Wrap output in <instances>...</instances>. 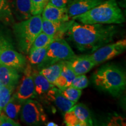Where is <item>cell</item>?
<instances>
[{
    "label": "cell",
    "mask_w": 126,
    "mask_h": 126,
    "mask_svg": "<svg viewBox=\"0 0 126 126\" xmlns=\"http://www.w3.org/2000/svg\"><path fill=\"white\" fill-rule=\"evenodd\" d=\"M116 28L109 24H82L72 20L67 31L69 39L79 50L94 52L111 42Z\"/></svg>",
    "instance_id": "6da1fadb"
},
{
    "label": "cell",
    "mask_w": 126,
    "mask_h": 126,
    "mask_svg": "<svg viewBox=\"0 0 126 126\" xmlns=\"http://www.w3.org/2000/svg\"><path fill=\"white\" fill-rule=\"evenodd\" d=\"M82 24H121L125 18L116 0H105L101 4L81 15L72 17Z\"/></svg>",
    "instance_id": "7a4b0ae2"
},
{
    "label": "cell",
    "mask_w": 126,
    "mask_h": 126,
    "mask_svg": "<svg viewBox=\"0 0 126 126\" xmlns=\"http://www.w3.org/2000/svg\"><path fill=\"white\" fill-rule=\"evenodd\" d=\"M93 81L99 89L119 96L125 91L126 76L123 71L113 65L102 67L94 73Z\"/></svg>",
    "instance_id": "3957f363"
},
{
    "label": "cell",
    "mask_w": 126,
    "mask_h": 126,
    "mask_svg": "<svg viewBox=\"0 0 126 126\" xmlns=\"http://www.w3.org/2000/svg\"><path fill=\"white\" fill-rule=\"evenodd\" d=\"M42 18L41 14L32 15L29 18L14 26V31L20 50L28 54L34 39L42 32Z\"/></svg>",
    "instance_id": "277c9868"
},
{
    "label": "cell",
    "mask_w": 126,
    "mask_h": 126,
    "mask_svg": "<svg viewBox=\"0 0 126 126\" xmlns=\"http://www.w3.org/2000/svg\"><path fill=\"white\" fill-rule=\"evenodd\" d=\"M75 56L71 47L64 39H56L47 47L45 59L38 67L43 68L59 61L70 60Z\"/></svg>",
    "instance_id": "5b68a950"
},
{
    "label": "cell",
    "mask_w": 126,
    "mask_h": 126,
    "mask_svg": "<svg viewBox=\"0 0 126 126\" xmlns=\"http://www.w3.org/2000/svg\"><path fill=\"white\" fill-rule=\"evenodd\" d=\"M20 119L29 126H40L47 120V115L42 105L37 100L28 99L23 103L20 110Z\"/></svg>",
    "instance_id": "8992f818"
},
{
    "label": "cell",
    "mask_w": 126,
    "mask_h": 126,
    "mask_svg": "<svg viewBox=\"0 0 126 126\" xmlns=\"http://www.w3.org/2000/svg\"><path fill=\"white\" fill-rule=\"evenodd\" d=\"M64 123L68 126H90L93 125L91 112L85 105L75 103L65 112Z\"/></svg>",
    "instance_id": "52a82bcc"
},
{
    "label": "cell",
    "mask_w": 126,
    "mask_h": 126,
    "mask_svg": "<svg viewBox=\"0 0 126 126\" xmlns=\"http://www.w3.org/2000/svg\"><path fill=\"white\" fill-rule=\"evenodd\" d=\"M126 48V40L122 39L114 43L107 44L99 47L89 55L96 65H97L121 54L125 51Z\"/></svg>",
    "instance_id": "ba28073f"
},
{
    "label": "cell",
    "mask_w": 126,
    "mask_h": 126,
    "mask_svg": "<svg viewBox=\"0 0 126 126\" xmlns=\"http://www.w3.org/2000/svg\"><path fill=\"white\" fill-rule=\"evenodd\" d=\"M32 67L29 63H26L23 70V75L20 83L17 88L14 95L23 103L30 99L36 96L33 79L32 76Z\"/></svg>",
    "instance_id": "9c48e42d"
},
{
    "label": "cell",
    "mask_w": 126,
    "mask_h": 126,
    "mask_svg": "<svg viewBox=\"0 0 126 126\" xmlns=\"http://www.w3.org/2000/svg\"><path fill=\"white\" fill-rule=\"evenodd\" d=\"M0 65L23 70L26 65V59L22 54L14 50L12 47L0 49Z\"/></svg>",
    "instance_id": "30bf717a"
},
{
    "label": "cell",
    "mask_w": 126,
    "mask_h": 126,
    "mask_svg": "<svg viewBox=\"0 0 126 126\" xmlns=\"http://www.w3.org/2000/svg\"><path fill=\"white\" fill-rule=\"evenodd\" d=\"M71 21L55 22L42 18V32L47 35L53 36L54 39L62 38V36L67 32Z\"/></svg>",
    "instance_id": "8fae6325"
},
{
    "label": "cell",
    "mask_w": 126,
    "mask_h": 126,
    "mask_svg": "<svg viewBox=\"0 0 126 126\" xmlns=\"http://www.w3.org/2000/svg\"><path fill=\"white\" fill-rule=\"evenodd\" d=\"M66 61L76 75L85 74L96 65L91 59L89 54L75 56L70 60Z\"/></svg>",
    "instance_id": "7c38bea8"
},
{
    "label": "cell",
    "mask_w": 126,
    "mask_h": 126,
    "mask_svg": "<svg viewBox=\"0 0 126 126\" xmlns=\"http://www.w3.org/2000/svg\"><path fill=\"white\" fill-rule=\"evenodd\" d=\"M11 14L18 20H23L32 16L31 0H6Z\"/></svg>",
    "instance_id": "4fadbf2b"
},
{
    "label": "cell",
    "mask_w": 126,
    "mask_h": 126,
    "mask_svg": "<svg viewBox=\"0 0 126 126\" xmlns=\"http://www.w3.org/2000/svg\"><path fill=\"white\" fill-rule=\"evenodd\" d=\"M45 96L47 100L54 104L60 110L64 113L70 110L76 103L65 98L63 95L60 89L56 86L50 89Z\"/></svg>",
    "instance_id": "5bb4252c"
},
{
    "label": "cell",
    "mask_w": 126,
    "mask_h": 126,
    "mask_svg": "<svg viewBox=\"0 0 126 126\" xmlns=\"http://www.w3.org/2000/svg\"><path fill=\"white\" fill-rule=\"evenodd\" d=\"M42 18L55 22H66L70 19L67 7H59L47 3L43 12Z\"/></svg>",
    "instance_id": "9a60e30c"
},
{
    "label": "cell",
    "mask_w": 126,
    "mask_h": 126,
    "mask_svg": "<svg viewBox=\"0 0 126 126\" xmlns=\"http://www.w3.org/2000/svg\"><path fill=\"white\" fill-rule=\"evenodd\" d=\"M105 0H73L67 7L70 17L81 15L101 4Z\"/></svg>",
    "instance_id": "2e32d148"
},
{
    "label": "cell",
    "mask_w": 126,
    "mask_h": 126,
    "mask_svg": "<svg viewBox=\"0 0 126 126\" xmlns=\"http://www.w3.org/2000/svg\"><path fill=\"white\" fill-rule=\"evenodd\" d=\"M75 77L76 75L67 64V61H64L60 74L56 79L54 85L60 90H63L68 86H71Z\"/></svg>",
    "instance_id": "e0dca14e"
},
{
    "label": "cell",
    "mask_w": 126,
    "mask_h": 126,
    "mask_svg": "<svg viewBox=\"0 0 126 126\" xmlns=\"http://www.w3.org/2000/svg\"><path fill=\"white\" fill-rule=\"evenodd\" d=\"M19 78L20 75L16 69L0 65V83L15 87Z\"/></svg>",
    "instance_id": "ac0fdd59"
},
{
    "label": "cell",
    "mask_w": 126,
    "mask_h": 126,
    "mask_svg": "<svg viewBox=\"0 0 126 126\" xmlns=\"http://www.w3.org/2000/svg\"><path fill=\"white\" fill-rule=\"evenodd\" d=\"M32 76L35 92L36 94L39 96L46 95L50 89L55 86L54 85L49 82L38 70L32 69Z\"/></svg>",
    "instance_id": "d6986e66"
},
{
    "label": "cell",
    "mask_w": 126,
    "mask_h": 126,
    "mask_svg": "<svg viewBox=\"0 0 126 126\" xmlns=\"http://www.w3.org/2000/svg\"><path fill=\"white\" fill-rule=\"evenodd\" d=\"M23 103L22 102L20 101L14 94L3 108L2 110H4L5 114L7 116L15 120L18 119Z\"/></svg>",
    "instance_id": "ffe728a7"
},
{
    "label": "cell",
    "mask_w": 126,
    "mask_h": 126,
    "mask_svg": "<svg viewBox=\"0 0 126 126\" xmlns=\"http://www.w3.org/2000/svg\"><path fill=\"white\" fill-rule=\"evenodd\" d=\"M63 63V61L56 63L46 67L43 68L39 71L48 80L49 82L54 85L56 79L60 74Z\"/></svg>",
    "instance_id": "44dd1931"
},
{
    "label": "cell",
    "mask_w": 126,
    "mask_h": 126,
    "mask_svg": "<svg viewBox=\"0 0 126 126\" xmlns=\"http://www.w3.org/2000/svg\"><path fill=\"white\" fill-rule=\"evenodd\" d=\"M47 47L39 48L29 52L28 60L31 65L39 66L43 63L46 56Z\"/></svg>",
    "instance_id": "7402d4cb"
},
{
    "label": "cell",
    "mask_w": 126,
    "mask_h": 126,
    "mask_svg": "<svg viewBox=\"0 0 126 126\" xmlns=\"http://www.w3.org/2000/svg\"><path fill=\"white\" fill-rule=\"evenodd\" d=\"M54 40V39L53 36H48L45 33L41 32L34 39L33 43L30 48L29 51H33L37 48L48 47Z\"/></svg>",
    "instance_id": "603a6c76"
},
{
    "label": "cell",
    "mask_w": 126,
    "mask_h": 126,
    "mask_svg": "<svg viewBox=\"0 0 126 126\" xmlns=\"http://www.w3.org/2000/svg\"><path fill=\"white\" fill-rule=\"evenodd\" d=\"M15 88V86H6L0 83V109L2 111L12 97Z\"/></svg>",
    "instance_id": "cb8c5ba5"
},
{
    "label": "cell",
    "mask_w": 126,
    "mask_h": 126,
    "mask_svg": "<svg viewBox=\"0 0 126 126\" xmlns=\"http://www.w3.org/2000/svg\"><path fill=\"white\" fill-rule=\"evenodd\" d=\"M63 95L70 101L77 103L81 97L82 90L72 86H69L63 90H61Z\"/></svg>",
    "instance_id": "d4e9b609"
},
{
    "label": "cell",
    "mask_w": 126,
    "mask_h": 126,
    "mask_svg": "<svg viewBox=\"0 0 126 126\" xmlns=\"http://www.w3.org/2000/svg\"><path fill=\"white\" fill-rule=\"evenodd\" d=\"M49 0H31L32 15L41 14Z\"/></svg>",
    "instance_id": "484cf974"
},
{
    "label": "cell",
    "mask_w": 126,
    "mask_h": 126,
    "mask_svg": "<svg viewBox=\"0 0 126 126\" xmlns=\"http://www.w3.org/2000/svg\"><path fill=\"white\" fill-rule=\"evenodd\" d=\"M88 83H89V81L87 77L85 74H82L76 75L72 81L71 86H74L80 90H82L83 89L87 87Z\"/></svg>",
    "instance_id": "4316f807"
},
{
    "label": "cell",
    "mask_w": 126,
    "mask_h": 126,
    "mask_svg": "<svg viewBox=\"0 0 126 126\" xmlns=\"http://www.w3.org/2000/svg\"><path fill=\"white\" fill-rule=\"evenodd\" d=\"M20 124L15 120L9 117L1 112L0 114V126H19Z\"/></svg>",
    "instance_id": "83f0119b"
},
{
    "label": "cell",
    "mask_w": 126,
    "mask_h": 126,
    "mask_svg": "<svg viewBox=\"0 0 126 126\" xmlns=\"http://www.w3.org/2000/svg\"><path fill=\"white\" fill-rule=\"evenodd\" d=\"M11 15L6 0H0V18Z\"/></svg>",
    "instance_id": "f1b7e54d"
},
{
    "label": "cell",
    "mask_w": 126,
    "mask_h": 126,
    "mask_svg": "<svg viewBox=\"0 0 126 126\" xmlns=\"http://www.w3.org/2000/svg\"><path fill=\"white\" fill-rule=\"evenodd\" d=\"M73 0H49L48 2L59 7H67Z\"/></svg>",
    "instance_id": "f546056e"
},
{
    "label": "cell",
    "mask_w": 126,
    "mask_h": 126,
    "mask_svg": "<svg viewBox=\"0 0 126 126\" xmlns=\"http://www.w3.org/2000/svg\"><path fill=\"white\" fill-rule=\"evenodd\" d=\"M6 47H12V45L8 40L0 35V49Z\"/></svg>",
    "instance_id": "4dcf8cb0"
},
{
    "label": "cell",
    "mask_w": 126,
    "mask_h": 126,
    "mask_svg": "<svg viewBox=\"0 0 126 126\" xmlns=\"http://www.w3.org/2000/svg\"><path fill=\"white\" fill-rule=\"evenodd\" d=\"M46 125L47 126H58L57 124L55 123L52 122L47 123L46 124Z\"/></svg>",
    "instance_id": "1f68e13d"
},
{
    "label": "cell",
    "mask_w": 126,
    "mask_h": 126,
    "mask_svg": "<svg viewBox=\"0 0 126 126\" xmlns=\"http://www.w3.org/2000/svg\"><path fill=\"white\" fill-rule=\"evenodd\" d=\"M1 112H2V110H1V109H0V114H1Z\"/></svg>",
    "instance_id": "d6a6232c"
}]
</instances>
